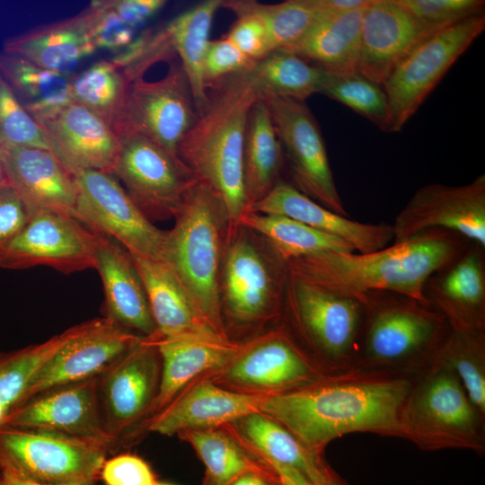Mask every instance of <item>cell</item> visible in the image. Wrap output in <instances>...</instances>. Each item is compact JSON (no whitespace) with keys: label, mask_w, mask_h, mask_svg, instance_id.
Masks as SVG:
<instances>
[{"label":"cell","mask_w":485,"mask_h":485,"mask_svg":"<svg viewBox=\"0 0 485 485\" xmlns=\"http://www.w3.org/2000/svg\"><path fill=\"white\" fill-rule=\"evenodd\" d=\"M412 376L359 368L325 374L307 385L267 394L260 411L319 455L349 433L401 438L400 416Z\"/></svg>","instance_id":"cell-1"},{"label":"cell","mask_w":485,"mask_h":485,"mask_svg":"<svg viewBox=\"0 0 485 485\" xmlns=\"http://www.w3.org/2000/svg\"><path fill=\"white\" fill-rule=\"evenodd\" d=\"M471 242L444 229H432L368 252L328 251L286 262L287 273L332 292L359 297L369 291L397 293L429 304L428 279L459 258Z\"/></svg>","instance_id":"cell-2"},{"label":"cell","mask_w":485,"mask_h":485,"mask_svg":"<svg viewBox=\"0 0 485 485\" xmlns=\"http://www.w3.org/2000/svg\"><path fill=\"white\" fill-rule=\"evenodd\" d=\"M207 110L186 134L178 156L221 199L226 218L246 211L243 150L249 114L260 94L249 68L208 86Z\"/></svg>","instance_id":"cell-3"},{"label":"cell","mask_w":485,"mask_h":485,"mask_svg":"<svg viewBox=\"0 0 485 485\" xmlns=\"http://www.w3.org/2000/svg\"><path fill=\"white\" fill-rule=\"evenodd\" d=\"M364 323L356 368L413 375L435 359L451 329L430 304L387 291L358 297Z\"/></svg>","instance_id":"cell-4"},{"label":"cell","mask_w":485,"mask_h":485,"mask_svg":"<svg viewBox=\"0 0 485 485\" xmlns=\"http://www.w3.org/2000/svg\"><path fill=\"white\" fill-rule=\"evenodd\" d=\"M174 217L172 229L166 231L163 261L208 324L226 338L218 287L220 219L226 218L224 205L210 187L197 181L185 192Z\"/></svg>","instance_id":"cell-5"},{"label":"cell","mask_w":485,"mask_h":485,"mask_svg":"<svg viewBox=\"0 0 485 485\" xmlns=\"http://www.w3.org/2000/svg\"><path fill=\"white\" fill-rule=\"evenodd\" d=\"M485 415L472 403L457 375L434 359L412 376L403 402L401 438L424 451H485Z\"/></svg>","instance_id":"cell-6"},{"label":"cell","mask_w":485,"mask_h":485,"mask_svg":"<svg viewBox=\"0 0 485 485\" xmlns=\"http://www.w3.org/2000/svg\"><path fill=\"white\" fill-rule=\"evenodd\" d=\"M287 296L293 323L313 361L326 374L356 368L365 315L360 299L289 274Z\"/></svg>","instance_id":"cell-7"},{"label":"cell","mask_w":485,"mask_h":485,"mask_svg":"<svg viewBox=\"0 0 485 485\" xmlns=\"http://www.w3.org/2000/svg\"><path fill=\"white\" fill-rule=\"evenodd\" d=\"M108 449L64 435L0 426V471L51 485H95Z\"/></svg>","instance_id":"cell-8"},{"label":"cell","mask_w":485,"mask_h":485,"mask_svg":"<svg viewBox=\"0 0 485 485\" xmlns=\"http://www.w3.org/2000/svg\"><path fill=\"white\" fill-rule=\"evenodd\" d=\"M479 15L432 34L407 55L383 85L388 101L386 132H399L442 77L482 33Z\"/></svg>","instance_id":"cell-9"},{"label":"cell","mask_w":485,"mask_h":485,"mask_svg":"<svg viewBox=\"0 0 485 485\" xmlns=\"http://www.w3.org/2000/svg\"><path fill=\"white\" fill-rule=\"evenodd\" d=\"M75 218L130 254L163 260L166 231L154 225L115 176L100 171L74 175Z\"/></svg>","instance_id":"cell-10"},{"label":"cell","mask_w":485,"mask_h":485,"mask_svg":"<svg viewBox=\"0 0 485 485\" xmlns=\"http://www.w3.org/2000/svg\"><path fill=\"white\" fill-rule=\"evenodd\" d=\"M198 118L186 75L181 65H174L158 81L140 78L129 84L115 133L143 136L178 156L180 144Z\"/></svg>","instance_id":"cell-11"},{"label":"cell","mask_w":485,"mask_h":485,"mask_svg":"<svg viewBox=\"0 0 485 485\" xmlns=\"http://www.w3.org/2000/svg\"><path fill=\"white\" fill-rule=\"evenodd\" d=\"M267 103L295 188L326 208L348 217L335 185L320 126L305 101L261 98Z\"/></svg>","instance_id":"cell-12"},{"label":"cell","mask_w":485,"mask_h":485,"mask_svg":"<svg viewBox=\"0 0 485 485\" xmlns=\"http://www.w3.org/2000/svg\"><path fill=\"white\" fill-rule=\"evenodd\" d=\"M119 138L111 174L123 183L146 216H174L185 192L198 181L193 172L179 156L143 136L129 134Z\"/></svg>","instance_id":"cell-13"},{"label":"cell","mask_w":485,"mask_h":485,"mask_svg":"<svg viewBox=\"0 0 485 485\" xmlns=\"http://www.w3.org/2000/svg\"><path fill=\"white\" fill-rule=\"evenodd\" d=\"M161 357L154 338H143L98 377L105 431L115 445L146 423L158 393Z\"/></svg>","instance_id":"cell-14"},{"label":"cell","mask_w":485,"mask_h":485,"mask_svg":"<svg viewBox=\"0 0 485 485\" xmlns=\"http://www.w3.org/2000/svg\"><path fill=\"white\" fill-rule=\"evenodd\" d=\"M48 266L69 274L95 268L94 236L71 216L36 209L22 231L0 251V268Z\"/></svg>","instance_id":"cell-15"},{"label":"cell","mask_w":485,"mask_h":485,"mask_svg":"<svg viewBox=\"0 0 485 485\" xmlns=\"http://www.w3.org/2000/svg\"><path fill=\"white\" fill-rule=\"evenodd\" d=\"M392 226L393 242L444 229L485 249V175L460 186L430 183L419 188Z\"/></svg>","instance_id":"cell-16"},{"label":"cell","mask_w":485,"mask_h":485,"mask_svg":"<svg viewBox=\"0 0 485 485\" xmlns=\"http://www.w3.org/2000/svg\"><path fill=\"white\" fill-rule=\"evenodd\" d=\"M142 339L104 317L82 322L80 331L34 375L24 402L47 390L100 376Z\"/></svg>","instance_id":"cell-17"},{"label":"cell","mask_w":485,"mask_h":485,"mask_svg":"<svg viewBox=\"0 0 485 485\" xmlns=\"http://www.w3.org/2000/svg\"><path fill=\"white\" fill-rule=\"evenodd\" d=\"M98 377L40 392L9 414L1 425L92 441L109 451L116 445L102 423Z\"/></svg>","instance_id":"cell-18"},{"label":"cell","mask_w":485,"mask_h":485,"mask_svg":"<svg viewBox=\"0 0 485 485\" xmlns=\"http://www.w3.org/2000/svg\"><path fill=\"white\" fill-rule=\"evenodd\" d=\"M438 31L396 0H371L362 14L357 72L383 86L398 64Z\"/></svg>","instance_id":"cell-19"},{"label":"cell","mask_w":485,"mask_h":485,"mask_svg":"<svg viewBox=\"0 0 485 485\" xmlns=\"http://www.w3.org/2000/svg\"><path fill=\"white\" fill-rule=\"evenodd\" d=\"M37 122L50 151L73 176L84 171L111 174L119 150V138L93 111L72 101Z\"/></svg>","instance_id":"cell-20"},{"label":"cell","mask_w":485,"mask_h":485,"mask_svg":"<svg viewBox=\"0 0 485 485\" xmlns=\"http://www.w3.org/2000/svg\"><path fill=\"white\" fill-rule=\"evenodd\" d=\"M485 249L471 242L466 251L427 281L424 294L451 331L485 333Z\"/></svg>","instance_id":"cell-21"},{"label":"cell","mask_w":485,"mask_h":485,"mask_svg":"<svg viewBox=\"0 0 485 485\" xmlns=\"http://www.w3.org/2000/svg\"><path fill=\"white\" fill-rule=\"evenodd\" d=\"M223 370L230 384L264 394L291 391L326 374L287 336L275 337L240 353Z\"/></svg>","instance_id":"cell-22"},{"label":"cell","mask_w":485,"mask_h":485,"mask_svg":"<svg viewBox=\"0 0 485 485\" xmlns=\"http://www.w3.org/2000/svg\"><path fill=\"white\" fill-rule=\"evenodd\" d=\"M6 181L31 212L50 210L75 217L74 176L49 150L33 146H0Z\"/></svg>","instance_id":"cell-23"},{"label":"cell","mask_w":485,"mask_h":485,"mask_svg":"<svg viewBox=\"0 0 485 485\" xmlns=\"http://www.w3.org/2000/svg\"><path fill=\"white\" fill-rule=\"evenodd\" d=\"M247 211L294 219L345 241L357 253L381 250L393 241L392 225L349 219L318 204L294 185L283 181H279L268 194L250 206Z\"/></svg>","instance_id":"cell-24"},{"label":"cell","mask_w":485,"mask_h":485,"mask_svg":"<svg viewBox=\"0 0 485 485\" xmlns=\"http://www.w3.org/2000/svg\"><path fill=\"white\" fill-rule=\"evenodd\" d=\"M266 395L230 391L211 381H201L152 416L146 428L169 436L187 430L216 428L260 411Z\"/></svg>","instance_id":"cell-25"},{"label":"cell","mask_w":485,"mask_h":485,"mask_svg":"<svg viewBox=\"0 0 485 485\" xmlns=\"http://www.w3.org/2000/svg\"><path fill=\"white\" fill-rule=\"evenodd\" d=\"M93 234L94 269L104 291V318L145 338H157L146 290L129 252L116 241Z\"/></svg>","instance_id":"cell-26"},{"label":"cell","mask_w":485,"mask_h":485,"mask_svg":"<svg viewBox=\"0 0 485 485\" xmlns=\"http://www.w3.org/2000/svg\"><path fill=\"white\" fill-rule=\"evenodd\" d=\"M130 256L146 290L157 338L199 336L228 340L208 324L165 262Z\"/></svg>","instance_id":"cell-27"},{"label":"cell","mask_w":485,"mask_h":485,"mask_svg":"<svg viewBox=\"0 0 485 485\" xmlns=\"http://www.w3.org/2000/svg\"><path fill=\"white\" fill-rule=\"evenodd\" d=\"M161 357L158 393L151 413H158L194 378L226 367L240 353L228 340L199 336L154 338Z\"/></svg>","instance_id":"cell-28"},{"label":"cell","mask_w":485,"mask_h":485,"mask_svg":"<svg viewBox=\"0 0 485 485\" xmlns=\"http://www.w3.org/2000/svg\"><path fill=\"white\" fill-rule=\"evenodd\" d=\"M95 50L83 11L72 18L38 26L11 37L3 47L4 52L64 75H70L80 60Z\"/></svg>","instance_id":"cell-29"},{"label":"cell","mask_w":485,"mask_h":485,"mask_svg":"<svg viewBox=\"0 0 485 485\" xmlns=\"http://www.w3.org/2000/svg\"><path fill=\"white\" fill-rule=\"evenodd\" d=\"M365 8L339 14L322 12L298 40L282 50L333 75L357 72Z\"/></svg>","instance_id":"cell-30"},{"label":"cell","mask_w":485,"mask_h":485,"mask_svg":"<svg viewBox=\"0 0 485 485\" xmlns=\"http://www.w3.org/2000/svg\"><path fill=\"white\" fill-rule=\"evenodd\" d=\"M272 292L267 266L255 248L246 240L230 248L224 268L225 302L237 320L249 322L268 308Z\"/></svg>","instance_id":"cell-31"},{"label":"cell","mask_w":485,"mask_h":485,"mask_svg":"<svg viewBox=\"0 0 485 485\" xmlns=\"http://www.w3.org/2000/svg\"><path fill=\"white\" fill-rule=\"evenodd\" d=\"M222 0H207L180 13L166 26L171 45L179 55L198 116L209 103L205 59L215 13Z\"/></svg>","instance_id":"cell-32"},{"label":"cell","mask_w":485,"mask_h":485,"mask_svg":"<svg viewBox=\"0 0 485 485\" xmlns=\"http://www.w3.org/2000/svg\"><path fill=\"white\" fill-rule=\"evenodd\" d=\"M283 152L269 107L259 99L251 107L243 150L246 210L280 181Z\"/></svg>","instance_id":"cell-33"},{"label":"cell","mask_w":485,"mask_h":485,"mask_svg":"<svg viewBox=\"0 0 485 485\" xmlns=\"http://www.w3.org/2000/svg\"><path fill=\"white\" fill-rule=\"evenodd\" d=\"M243 441L265 461L293 467L313 483H319L329 466L322 455L309 450L284 426L260 411L233 422Z\"/></svg>","instance_id":"cell-34"},{"label":"cell","mask_w":485,"mask_h":485,"mask_svg":"<svg viewBox=\"0 0 485 485\" xmlns=\"http://www.w3.org/2000/svg\"><path fill=\"white\" fill-rule=\"evenodd\" d=\"M0 75L36 121L74 101L70 93L71 75L42 68L20 56L0 52Z\"/></svg>","instance_id":"cell-35"},{"label":"cell","mask_w":485,"mask_h":485,"mask_svg":"<svg viewBox=\"0 0 485 485\" xmlns=\"http://www.w3.org/2000/svg\"><path fill=\"white\" fill-rule=\"evenodd\" d=\"M249 71L261 98L284 97L303 101L314 93H321L331 75L282 49L254 61Z\"/></svg>","instance_id":"cell-36"},{"label":"cell","mask_w":485,"mask_h":485,"mask_svg":"<svg viewBox=\"0 0 485 485\" xmlns=\"http://www.w3.org/2000/svg\"><path fill=\"white\" fill-rule=\"evenodd\" d=\"M238 222L265 236L285 263L322 252H356L345 241L286 216L247 211Z\"/></svg>","instance_id":"cell-37"},{"label":"cell","mask_w":485,"mask_h":485,"mask_svg":"<svg viewBox=\"0 0 485 485\" xmlns=\"http://www.w3.org/2000/svg\"><path fill=\"white\" fill-rule=\"evenodd\" d=\"M82 323L48 340L0 352V425L24 402L31 379L41 366L81 330Z\"/></svg>","instance_id":"cell-38"},{"label":"cell","mask_w":485,"mask_h":485,"mask_svg":"<svg viewBox=\"0 0 485 485\" xmlns=\"http://www.w3.org/2000/svg\"><path fill=\"white\" fill-rule=\"evenodd\" d=\"M69 84L73 101L93 111L115 132L129 87L122 70L111 61L101 60L70 75Z\"/></svg>","instance_id":"cell-39"},{"label":"cell","mask_w":485,"mask_h":485,"mask_svg":"<svg viewBox=\"0 0 485 485\" xmlns=\"http://www.w3.org/2000/svg\"><path fill=\"white\" fill-rule=\"evenodd\" d=\"M178 436L190 444L200 457L207 485H229L242 474L257 471L235 439L224 431L196 429Z\"/></svg>","instance_id":"cell-40"},{"label":"cell","mask_w":485,"mask_h":485,"mask_svg":"<svg viewBox=\"0 0 485 485\" xmlns=\"http://www.w3.org/2000/svg\"><path fill=\"white\" fill-rule=\"evenodd\" d=\"M435 359L454 371L472 403L485 415V333L451 331Z\"/></svg>","instance_id":"cell-41"},{"label":"cell","mask_w":485,"mask_h":485,"mask_svg":"<svg viewBox=\"0 0 485 485\" xmlns=\"http://www.w3.org/2000/svg\"><path fill=\"white\" fill-rule=\"evenodd\" d=\"M238 2L263 19L272 51L295 43L322 13L315 0H288L275 4H264L256 1Z\"/></svg>","instance_id":"cell-42"},{"label":"cell","mask_w":485,"mask_h":485,"mask_svg":"<svg viewBox=\"0 0 485 485\" xmlns=\"http://www.w3.org/2000/svg\"><path fill=\"white\" fill-rule=\"evenodd\" d=\"M321 93L348 106L386 132L389 110L383 86L353 72L331 75Z\"/></svg>","instance_id":"cell-43"},{"label":"cell","mask_w":485,"mask_h":485,"mask_svg":"<svg viewBox=\"0 0 485 485\" xmlns=\"http://www.w3.org/2000/svg\"><path fill=\"white\" fill-rule=\"evenodd\" d=\"M0 146H33L50 151L38 122L0 75Z\"/></svg>","instance_id":"cell-44"},{"label":"cell","mask_w":485,"mask_h":485,"mask_svg":"<svg viewBox=\"0 0 485 485\" xmlns=\"http://www.w3.org/2000/svg\"><path fill=\"white\" fill-rule=\"evenodd\" d=\"M421 22L442 30L466 19L484 15L481 0H396Z\"/></svg>","instance_id":"cell-45"},{"label":"cell","mask_w":485,"mask_h":485,"mask_svg":"<svg viewBox=\"0 0 485 485\" xmlns=\"http://www.w3.org/2000/svg\"><path fill=\"white\" fill-rule=\"evenodd\" d=\"M222 6L237 15L225 37L248 58L256 61L272 52L267 26L258 13L242 7L238 0L223 1Z\"/></svg>","instance_id":"cell-46"},{"label":"cell","mask_w":485,"mask_h":485,"mask_svg":"<svg viewBox=\"0 0 485 485\" xmlns=\"http://www.w3.org/2000/svg\"><path fill=\"white\" fill-rule=\"evenodd\" d=\"M83 12L96 48L118 52L124 50L133 42L134 29L119 18L109 1L92 2Z\"/></svg>","instance_id":"cell-47"},{"label":"cell","mask_w":485,"mask_h":485,"mask_svg":"<svg viewBox=\"0 0 485 485\" xmlns=\"http://www.w3.org/2000/svg\"><path fill=\"white\" fill-rule=\"evenodd\" d=\"M253 62L227 38L210 40L204 70L207 89L217 81L248 69Z\"/></svg>","instance_id":"cell-48"},{"label":"cell","mask_w":485,"mask_h":485,"mask_svg":"<svg viewBox=\"0 0 485 485\" xmlns=\"http://www.w3.org/2000/svg\"><path fill=\"white\" fill-rule=\"evenodd\" d=\"M101 478L106 485H154L156 481L148 464L134 454H119L105 461Z\"/></svg>","instance_id":"cell-49"},{"label":"cell","mask_w":485,"mask_h":485,"mask_svg":"<svg viewBox=\"0 0 485 485\" xmlns=\"http://www.w3.org/2000/svg\"><path fill=\"white\" fill-rule=\"evenodd\" d=\"M31 210L5 180L0 184V251L25 226Z\"/></svg>","instance_id":"cell-50"},{"label":"cell","mask_w":485,"mask_h":485,"mask_svg":"<svg viewBox=\"0 0 485 485\" xmlns=\"http://www.w3.org/2000/svg\"><path fill=\"white\" fill-rule=\"evenodd\" d=\"M119 18L132 29L144 23L165 4L162 0H117L109 1Z\"/></svg>","instance_id":"cell-51"},{"label":"cell","mask_w":485,"mask_h":485,"mask_svg":"<svg viewBox=\"0 0 485 485\" xmlns=\"http://www.w3.org/2000/svg\"><path fill=\"white\" fill-rule=\"evenodd\" d=\"M278 478L280 485H315L302 472L293 467L265 461Z\"/></svg>","instance_id":"cell-52"},{"label":"cell","mask_w":485,"mask_h":485,"mask_svg":"<svg viewBox=\"0 0 485 485\" xmlns=\"http://www.w3.org/2000/svg\"><path fill=\"white\" fill-rule=\"evenodd\" d=\"M229 485H268V483L257 471H251L242 474Z\"/></svg>","instance_id":"cell-53"},{"label":"cell","mask_w":485,"mask_h":485,"mask_svg":"<svg viewBox=\"0 0 485 485\" xmlns=\"http://www.w3.org/2000/svg\"><path fill=\"white\" fill-rule=\"evenodd\" d=\"M0 485H51L29 481L0 471Z\"/></svg>","instance_id":"cell-54"},{"label":"cell","mask_w":485,"mask_h":485,"mask_svg":"<svg viewBox=\"0 0 485 485\" xmlns=\"http://www.w3.org/2000/svg\"><path fill=\"white\" fill-rule=\"evenodd\" d=\"M315 485H347L330 467L321 482Z\"/></svg>","instance_id":"cell-55"},{"label":"cell","mask_w":485,"mask_h":485,"mask_svg":"<svg viewBox=\"0 0 485 485\" xmlns=\"http://www.w3.org/2000/svg\"><path fill=\"white\" fill-rule=\"evenodd\" d=\"M5 180L6 179H5L4 170H3V167H2V164H1V162H0V184H2Z\"/></svg>","instance_id":"cell-56"},{"label":"cell","mask_w":485,"mask_h":485,"mask_svg":"<svg viewBox=\"0 0 485 485\" xmlns=\"http://www.w3.org/2000/svg\"><path fill=\"white\" fill-rule=\"evenodd\" d=\"M154 485H172V484L155 482Z\"/></svg>","instance_id":"cell-57"},{"label":"cell","mask_w":485,"mask_h":485,"mask_svg":"<svg viewBox=\"0 0 485 485\" xmlns=\"http://www.w3.org/2000/svg\"><path fill=\"white\" fill-rule=\"evenodd\" d=\"M278 485H280V484L278 483Z\"/></svg>","instance_id":"cell-58"}]
</instances>
